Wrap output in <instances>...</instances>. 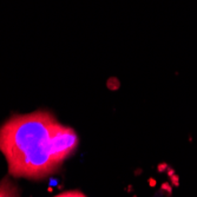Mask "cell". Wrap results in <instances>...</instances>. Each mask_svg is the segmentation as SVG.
Here are the masks:
<instances>
[{
	"label": "cell",
	"instance_id": "6da1fadb",
	"mask_svg": "<svg viewBox=\"0 0 197 197\" xmlns=\"http://www.w3.org/2000/svg\"><path fill=\"white\" fill-rule=\"evenodd\" d=\"M57 118L40 110L17 115L0 126V151L4 153L9 175L41 179L58 170L52 155V130Z\"/></svg>",
	"mask_w": 197,
	"mask_h": 197
},
{
	"label": "cell",
	"instance_id": "7a4b0ae2",
	"mask_svg": "<svg viewBox=\"0 0 197 197\" xmlns=\"http://www.w3.org/2000/svg\"><path fill=\"white\" fill-rule=\"evenodd\" d=\"M51 142L54 161L60 167L63 162L76 151L79 139L73 129L57 122L52 130Z\"/></svg>",
	"mask_w": 197,
	"mask_h": 197
},
{
	"label": "cell",
	"instance_id": "3957f363",
	"mask_svg": "<svg viewBox=\"0 0 197 197\" xmlns=\"http://www.w3.org/2000/svg\"><path fill=\"white\" fill-rule=\"evenodd\" d=\"M0 197H19L18 187L9 178L0 182Z\"/></svg>",
	"mask_w": 197,
	"mask_h": 197
},
{
	"label": "cell",
	"instance_id": "277c9868",
	"mask_svg": "<svg viewBox=\"0 0 197 197\" xmlns=\"http://www.w3.org/2000/svg\"><path fill=\"white\" fill-rule=\"evenodd\" d=\"M54 197H86L83 192L81 191H67V192H63V194H59Z\"/></svg>",
	"mask_w": 197,
	"mask_h": 197
},
{
	"label": "cell",
	"instance_id": "5b68a950",
	"mask_svg": "<svg viewBox=\"0 0 197 197\" xmlns=\"http://www.w3.org/2000/svg\"><path fill=\"white\" fill-rule=\"evenodd\" d=\"M161 191H165L167 195L170 196L171 194H172V185H171L169 182H164L161 185Z\"/></svg>",
	"mask_w": 197,
	"mask_h": 197
},
{
	"label": "cell",
	"instance_id": "8992f818",
	"mask_svg": "<svg viewBox=\"0 0 197 197\" xmlns=\"http://www.w3.org/2000/svg\"><path fill=\"white\" fill-rule=\"evenodd\" d=\"M119 86H120V83L117 81V79H110L108 81V88L110 90H112V91L119 89Z\"/></svg>",
	"mask_w": 197,
	"mask_h": 197
},
{
	"label": "cell",
	"instance_id": "52a82bcc",
	"mask_svg": "<svg viewBox=\"0 0 197 197\" xmlns=\"http://www.w3.org/2000/svg\"><path fill=\"white\" fill-rule=\"evenodd\" d=\"M170 179V184L172 187H175V188H178L179 187V176L177 174H175V175H172L171 177H169Z\"/></svg>",
	"mask_w": 197,
	"mask_h": 197
},
{
	"label": "cell",
	"instance_id": "ba28073f",
	"mask_svg": "<svg viewBox=\"0 0 197 197\" xmlns=\"http://www.w3.org/2000/svg\"><path fill=\"white\" fill-rule=\"evenodd\" d=\"M169 164H167V163H159L158 165H157V171L159 172V174H163V172H167V170L169 169Z\"/></svg>",
	"mask_w": 197,
	"mask_h": 197
},
{
	"label": "cell",
	"instance_id": "9c48e42d",
	"mask_svg": "<svg viewBox=\"0 0 197 197\" xmlns=\"http://www.w3.org/2000/svg\"><path fill=\"white\" fill-rule=\"evenodd\" d=\"M148 183H149V185H150L151 188H155V187H156V184H157V182H156V179L152 178V177H150V178L148 179Z\"/></svg>",
	"mask_w": 197,
	"mask_h": 197
},
{
	"label": "cell",
	"instance_id": "30bf717a",
	"mask_svg": "<svg viewBox=\"0 0 197 197\" xmlns=\"http://www.w3.org/2000/svg\"><path fill=\"white\" fill-rule=\"evenodd\" d=\"M176 174V171H175V169L174 168H171V167H169V169L167 170V175H168V177H171L172 175H175Z\"/></svg>",
	"mask_w": 197,
	"mask_h": 197
},
{
	"label": "cell",
	"instance_id": "8fae6325",
	"mask_svg": "<svg viewBox=\"0 0 197 197\" xmlns=\"http://www.w3.org/2000/svg\"><path fill=\"white\" fill-rule=\"evenodd\" d=\"M134 197H137V196H134Z\"/></svg>",
	"mask_w": 197,
	"mask_h": 197
}]
</instances>
